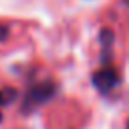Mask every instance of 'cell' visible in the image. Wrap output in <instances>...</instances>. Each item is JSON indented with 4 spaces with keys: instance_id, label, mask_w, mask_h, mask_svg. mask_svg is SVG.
<instances>
[{
    "instance_id": "1",
    "label": "cell",
    "mask_w": 129,
    "mask_h": 129,
    "mask_svg": "<svg viewBox=\"0 0 129 129\" xmlns=\"http://www.w3.org/2000/svg\"><path fill=\"white\" fill-rule=\"evenodd\" d=\"M55 93H57V85H55V82H51V80L40 82V84L32 85V87L25 93L21 110H23L25 114L32 112L36 106H40V105H44V103H48L49 99H53Z\"/></svg>"
},
{
    "instance_id": "2",
    "label": "cell",
    "mask_w": 129,
    "mask_h": 129,
    "mask_svg": "<svg viewBox=\"0 0 129 129\" xmlns=\"http://www.w3.org/2000/svg\"><path fill=\"white\" fill-rule=\"evenodd\" d=\"M91 82L101 93H108L110 89H114L120 84V72H118L114 67H105V69L97 70V72L93 74Z\"/></svg>"
},
{
    "instance_id": "3",
    "label": "cell",
    "mask_w": 129,
    "mask_h": 129,
    "mask_svg": "<svg viewBox=\"0 0 129 129\" xmlns=\"http://www.w3.org/2000/svg\"><path fill=\"white\" fill-rule=\"evenodd\" d=\"M15 99H17V89H13V87H4V89H0V108H2V106L12 105Z\"/></svg>"
},
{
    "instance_id": "4",
    "label": "cell",
    "mask_w": 129,
    "mask_h": 129,
    "mask_svg": "<svg viewBox=\"0 0 129 129\" xmlns=\"http://www.w3.org/2000/svg\"><path fill=\"white\" fill-rule=\"evenodd\" d=\"M6 36H8V27L0 25V42H2V40H6Z\"/></svg>"
},
{
    "instance_id": "5",
    "label": "cell",
    "mask_w": 129,
    "mask_h": 129,
    "mask_svg": "<svg viewBox=\"0 0 129 129\" xmlns=\"http://www.w3.org/2000/svg\"><path fill=\"white\" fill-rule=\"evenodd\" d=\"M125 129H129V121H127V125H125Z\"/></svg>"
},
{
    "instance_id": "6",
    "label": "cell",
    "mask_w": 129,
    "mask_h": 129,
    "mask_svg": "<svg viewBox=\"0 0 129 129\" xmlns=\"http://www.w3.org/2000/svg\"><path fill=\"white\" fill-rule=\"evenodd\" d=\"M0 120H2V114H0Z\"/></svg>"
}]
</instances>
